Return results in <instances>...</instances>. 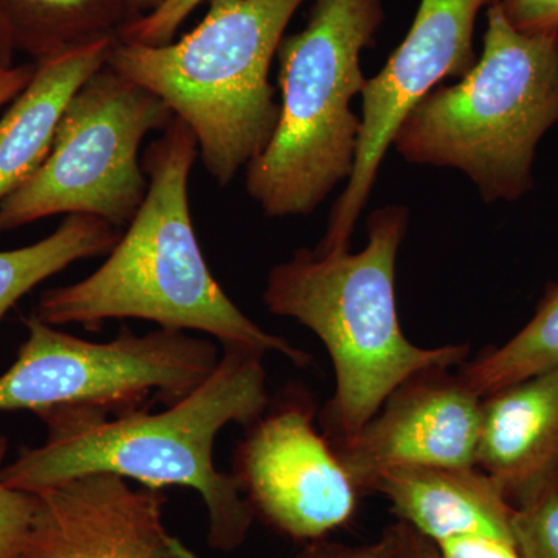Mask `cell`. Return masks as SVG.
Here are the masks:
<instances>
[{
  "instance_id": "cell-20",
  "label": "cell",
  "mask_w": 558,
  "mask_h": 558,
  "mask_svg": "<svg viewBox=\"0 0 558 558\" xmlns=\"http://www.w3.org/2000/svg\"><path fill=\"white\" fill-rule=\"evenodd\" d=\"M9 439L0 435V558H27L36 495L7 484L3 478Z\"/></svg>"
},
{
  "instance_id": "cell-15",
  "label": "cell",
  "mask_w": 558,
  "mask_h": 558,
  "mask_svg": "<svg viewBox=\"0 0 558 558\" xmlns=\"http://www.w3.org/2000/svg\"><path fill=\"white\" fill-rule=\"evenodd\" d=\"M116 40H98L36 62L31 83L0 117V202L38 170L70 100L105 68Z\"/></svg>"
},
{
  "instance_id": "cell-22",
  "label": "cell",
  "mask_w": 558,
  "mask_h": 558,
  "mask_svg": "<svg viewBox=\"0 0 558 558\" xmlns=\"http://www.w3.org/2000/svg\"><path fill=\"white\" fill-rule=\"evenodd\" d=\"M498 3L517 31L558 36V0H499Z\"/></svg>"
},
{
  "instance_id": "cell-5",
  "label": "cell",
  "mask_w": 558,
  "mask_h": 558,
  "mask_svg": "<svg viewBox=\"0 0 558 558\" xmlns=\"http://www.w3.org/2000/svg\"><path fill=\"white\" fill-rule=\"evenodd\" d=\"M556 123L558 36L517 31L495 3L475 65L417 102L392 145L410 163L464 172L486 202L517 201L534 185L535 150Z\"/></svg>"
},
{
  "instance_id": "cell-10",
  "label": "cell",
  "mask_w": 558,
  "mask_h": 558,
  "mask_svg": "<svg viewBox=\"0 0 558 558\" xmlns=\"http://www.w3.org/2000/svg\"><path fill=\"white\" fill-rule=\"evenodd\" d=\"M499 0H422L409 35L379 75L366 81L357 159L347 190L333 205L317 250L349 248L360 213L376 183L385 154L410 110L444 80L468 75L476 58V20Z\"/></svg>"
},
{
  "instance_id": "cell-25",
  "label": "cell",
  "mask_w": 558,
  "mask_h": 558,
  "mask_svg": "<svg viewBox=\"0 0 558 558\" xmlns=\"http://www.w3.org/2000/svg\"><path fill=\"white\" fill-rule=\"evenodd\" d=\"M396 527L395 558H440L435 543L418 534L409 524L398 523Z\"/></svg>"
},
{
  "instance_id": "cell-28",
  "label": "cell",
  "mask_w": 558,
  "mask_h": 558,
  "mask_svg": "<svg viewBox=\"0 0 558 558\" xmlns=\"http://www.w3.org/2000/svg\"><path fill=\"white\" fill-rule=\"evenodd\" d=\"M163 2L165 0H128L131 9L135 11L138 17L145 16V14L150 13V11L159 9Z\"/></svg>"
},
{
  "instance_id": "cell-4",
  "label": "cell",
  "mask_w": 558,
  "mask_h": 558,
  "mask_svg": "<svg viewBox=\"0 0 558 558\" xmlns=\"http://www.w3.org/2000/svg\"><path fill=\"white\" fill-rule=\"evenodd\" d=\"M204 20L174 43L117 39L108 62L189 124L205 170L230 185L269 145L279 102L269 81L293 14L306 0H208Z\"/></svg>"
},
{
  "instance_id": "cell-21",
  "label": "cell",
  "mask_w": 558,
  "mask_h": 558,
  "mask_svg": "<svg viewBox=\"0 0 558 558\" xmlns=\"http://www.w3.org/2000/svg\"><path fill=\"white\" fill-rule=\"evenodd\" d=\"M204 2L208 0H165L159 9L128 24L121 31L119 40L143 46H163L171 43L183 22Z\"/></svg>"
},
{
  "instance_id": "cell-7",
  "label": "cell",
  "mask_w": 558,
  "mask_h": 558,
  "mask_svg": "<svg viewBox=\"0 0 558 558\" xmlns=\"http://www.w3.org/2000/svg\"><path fill=\"white\" fill-rule=\"evenodd\" d=\"M172 119L167 102L106 64L73 95L38 170L0 202V236L60 215L126 229L148 191L143 140Z\"/></svg>"
},
{
  "instance_id": "cell-17",
  "label": "cell",
  "mask_w": 558,
  "mask_h": 558,
  "mask_svg": "<svg viewBox=\"0 0 558 558\" xmlns=\"http://www.w3.org/2000/svg\"><path fill=\"white\" fill-rule=\"evenodd\" d=\"M120 229L94 216H65L49 236L25 247L0 252V323L44 281L78 260L109 255Z\"/></svg>"
},
{
  "instance_id": "cell-14",
  "label": "cell",
  "mask_w": 558,
  "mask_h": 558,
  "mask_svg": "<svg viewBox=\"0 0 558 558\" xmlns=\"http://www.w3.org/2000/svg\"><path fill=\"white\" fill-rule=\"evenodd\" d=\"M476 468L512 506L558 469V366L483 399Z\"/></svg>"
},
{
  "instance_id": "cell-23",
  "label": "cell",
  "mask_w": 558,
  "mask_h": 558,
  "mask_svg": "<svg viewBox=\"0 0 558 558\" xmlns=\"http://www.w3.org/2000/svg\"><path fill=\"white\" fill-rule=\"evenodd\" d=\"M395 524L385 529L379 538L363 545H343V543L312 542L306 549L293 558H395Z\"/></svg>"
},
{
  "instance_id": "cell-9",
  "label": "cell",
  "mask_w": 558,
  "mask_h": 558,
  "mask_svg": "<svg viewBox=\"0 0 558 558\" xmlns=\"http://www.w3.org/2000/svg\"><path fill=\"white\" fill-rule=\"evenodd\" d=\"M314 414L300 391L269 403L247 425L231 472L255 515L306 543L344 526L360 497L336 450L315 428Z\"/></svg>"
},
{
  "instance_id": "cell-2",
  "label": "cell",
  "mask_w": 558,
  "mask_h": 558,
  "mask_svg": "<svg viewBox=\"0 0 558 558\" xmlns=\"http://www.w3.org/2000/svg\"><path fill=\"white\" fill-rule=\"evenodd\" d=\"M199 146L174 117L143 159L148 191L108 259L89 277L46 290L32 315L51 326L98 330L109 319L137 318L161 329L199 332L222 349L284 355L310 365L311 355L267 332L231 301L202 253L190 208V175Z\"/></svg>"
},
{
  "instance_id": "cell-12",
  "label": "cell",
  "mask_w": 558,
  "mask_h": 558,
  "mask_svg": "<svg viewBox=\"0 0 558 558\" xmlns=\"http://www.w3.org/2000/svg\"><path fill=\"white\" fill-rule=\"evenodd\" d=\"M35 495L27 558H204L168 531L159 488L94 473Z\"/></svg>"
},
{
  "instance_id": "cell-11",
  "label": "cell",
  "mask_w": 558,
  "mask_h": 558,
  "mask_svg": "<svg viewBox=\"0 0 558 558\" xmlns=\"http://www.w3.org/2000/svg\"><path fill=\"white\" fill-rule=\"evenodd\" d=\"M449 371L403 381L354 438L332 447L360 495L391 469L476 465L483 399Z\"/></svg>"
},
{
  "instance_id": "cell-26",
  "label": "cell",
  "mask_w": 558,
  "mask_h": 558,
  "mask_svg": "<svg viewBox=\"0 0 558 558\" xmlns=\"http://www.w3.org/2000/svg\"><path fill=\"white\" fill-rule=\"evenodd\" d=\"M35 73V65H13L0 70V109L9 106L27 87Z\"/></svg>"
},
{
  "instance_id": "cell-19",
  "label": "cell",
  "mask_w": 558,
  "mask_h": 558,
  "mask_svg": "<svg viewBox=\"0 0 558 558\" xmlns=\"http://www.w3.org/2000/svg\"><path fill=\"white\" fill-rule=\"evenodd\" d=\"M513 508L521 558H558V469L521 495Z\"/></svg>"
},
{
  "instance_id": "cell-16",
  "label": "cell",
  "mask_w": 558,
  "mask_h": 558,
  "mask_svg": "<svg viewBox=\"0 0 558 558\" xmlns=\"http://www.w3.org/2000/svg\"><path fill=\"white\" fill-rule=\"evenodd\" d=\"M16 49L49 60L102 39L137 20L128 0H0Z\"/></svg>"
},
{
  "instance_id": "cell-18",
  "label": "cell",
  "mask_w": 558,
  "mask_h": 558,
  "mask_svg": "<svg viewBox=\"0 0 558 558\" xmlns=\"http://www.w3.org/2000/svg\"><path fill=\"white\" fill-rule=\"evenodd\" d=\"M558 366V286L548 289L531 322L499 348L462 365L459 377L481 399Z\"/></svg>"
},
{
  "instance_id": "cell-13",
  "label": "cell",
  "mask_w": 558,
  "mask_h": 558,
  "mask_svg": "<svg viewBox=\"0 0 558 558\" xmlns=\"http://www.w3.org/2000/svg\"><path fill=\"white\" fill-rule=\"evenodd\" d=\"M391 505L400 523L433 543L459 535L513 538V508L505 488L476 465L429 468L410 465L381 473L369 494Z\"/></svg>"
},
{
  "instance_id": "cell-3",
  "label": "cell",
  "mask_w": 558,
  "mask_h": 558,
  "mask_svg": "<svg viewBox=\"0 0 558 558\" xmlns=\"http://www.w3.org/2000/svg\"><path fill=\"white\" fill-rule=\"evenodd\" d=\"M407 229L405 207L376 209L362 252L296 250L267 278V310L306 326L328 349L336 392L319 418L332 447L354 438L403 381L469 357L468 344L417 347L400 326L396 263Z\"/></svg>"
},
{
  "instance_id": "cell-27",
  "label": "cell",
  "mask_w": 558,
  "mask_h": 558,
  "mask_svg": "<svg viewBox=\"0 0 558 558\" xmlns=\"http://www.w3.org/2000/svg\"><path fill=\"white\" fill-rule=\"evenodd\" d=\"M14 50L16 44L11 35L9 22L0 10V70L13 68Z\"/></svg>"
},
{
  "instance_id": "cell-8",
  "label": "cell",
  "mask_w": 558,
  "mask_h": 558,
  "mask_svg": "<svg viewBox=\"0 0 558 558\" xmlns=\"http://www.w3.org/2000/svg\"><path fill=\"white\" fill-rule=\"evenodd\" d=\"M27 339L0 376V413L86 407L109 414L165 407L185 398L218 365L220 351L205 337L182 330L135 333L90 341L43 322L24 318Z\"/></svg>"
},
{
  "instance_id": "cell-1",
  "label": "cell",
  "mask_w": 558,
  "mask_h": 558,
  "mask_svg": "<svg viewBox=\"0 0 558 558\" xmlns=\"http://www.w3.org/2000/svg\"><path fill=\"white\" fill-rule=\"evenodd\" d=\"M263 354L226 348L211 374L185 398L153 413L149 407L109 414L62 407L36 414L47 428L5 465L7 484L39 494L65 481L112 473L142 486L189 487L207 510L208 545L230 553L247 539L255 512L233 473L215 464V442L230 424L247 425L267 410Z\"/></svg>"
},
{
  "instance_id": "cell-24",
  "label": "cell",
  "mask_w": 558,
  "mask_h": 558,
  "mask_svg": "<svg viewBox=\"0 0 558 558\" xmlns=\"http://www.w3.org/2000/svg\"><path fill=\"white\" fill-rule=\"evenodd\" d=\"M435 545L440 558H521L515 543L487 535H459Z\"/></svg>"
},
{
  "instance_id": "cell-6",
  "label": "cell",
  "mask_w": 558,
  "mask_h": 558,
  "mask_svg": "<svg viewBox=\"0 0 558 558\" xmlns=\"http://www.w3.org/2000/svg\"><path fill=\"white\" fill-rule=\"evenodd\" d=\"M384 20L381 0H315L306 27L282 39L277 130L245 168V189L270 218L311 215L351 179L362 131L351 101L368 81L360 57Z\"/></svg>"
}]
</instances>
